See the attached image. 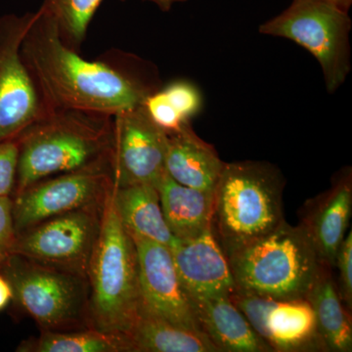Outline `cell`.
Instances as JSON below:
<instances>
[{"label": "cell", "instance_id": "obj_28", "mask_svg": "<svg viewBox=\"0 0 352 352\" xmlns=\"http://www.w3.org/2000/svg\"><path fill=\"white\" fill-rule=\"evenodd\" d=\"M15 239L12 196H0V251L11 252Z\"/></svg>", "mask_w": 352, "mask_h": 352}, {"label": "cell", "instance_id": "obj_2", "mask_svg": "<svg viewBox=\"0 0 352 352\" xmlns=\"http://www.w3.org/2000/svg\"><path fill=\"white\" fill-rule=\"evenodd\" d=\"M113 117L57 109L32 122L14 139L18 157L12 196L50 176L85 170L110 173Z\"/></svg>", "mask_w": 352, "mask_h": 352}, {"label": "cell", "instance_id": "obj_12", "mask_svg": "<svg viewBox=\"0 0 352 352\" xmlns=\"http://www.w3.org/2000/svg\"><path fill=\"white\" fill-rule=\"evenodd\" d=\"M230 300L273 352L327 351L307 298H275L236 289Z\"/></svg>", "mask_w": 352, "mask_h": 352}, {"label": "cell", "instance_id": "obj_30", "mask_svg": "<svg viewBox=\"0 0 352 352\" xmlns=\"http://www.w3.org/2000/svg\"><path fill=\"white\" fill-rule=\"evenodd\" d=\"M144 1L152 2V3L156 4L161 10L168 11L170 10L173 4L177 3V2H184L186 0H144Z\"/></svg>", "mask_w": 352, "mask_h": 352}, {"label": "cell", "instance_id": "obj_20", "mask_svg": "<svg viewBox=\"0 0 352 352\" xmlns=\"http://www.w3.org/2000/svg\"><path fill=\"white\" fill-rule=\"evenodd\" d=\"M332 271L322 263L305 298L314 309L319 335L327 351L351 352V316L340 300Z\"/></svg>", "mask_w": 352, "mask_h": 352}, {"label": "cell", "instance_id": "obj_27", "mask_svg": "<svg viewBox=\"0 0 352 352\" xmlns=\"http://www.w3.org/2000/svg\"><path fill=\"white\" fill-rule=\"evenodd\" d=\"M17 157L18 148L14 139L0 143V196H12Z\"/></svg>", "mask_w": 352, "mask_h": 352}, {"label": "cell", "instance_id": "obj_7", "mask_svg": "<svg viewBox=\"0 0 352 352\" xmlns=\"http://www.w3.org/2000/svg\"><path fill=\"white\" fill-rule=\"evenodd\" d=\"M351 30L349 11L325 0H293L259 28L261 34L291 39L311 53L330 94L342 87L351 72Z\"/></svg>", "mask_w": 352, "mask_h": 352}, {"label": "cell", "instance_id": "obj_14", "mask_svg": "<svg viewBox=\"0 0 352 352\" xmlns=\"http://www.w3.org/2000/svg\"><path fill=\"white\" fill-rule=\"evenodd\" d=\"M352 212V173L346 168L336 176L332 186L308 200L300 214L305 231L321 263L335 267Z\"/></svg>", "mask_w": 352, "mask_h": 352}, {"label": "cell", "instance_id": "obj_8", "mask_svg": "<svg viewBox=\"0 0 352 352\" xmlns=\"http://www.w3.org/2000/svg\"><path fill=\"white\" fill-rule=\"evenodd\" d=\"M106 204L57 215L21 231L10 254L87 276Z\"/></svg>", "mask_w": 352, "mask_h": 352}, {"label": "cell", "instance_id": "obj_15", "mask_svg": "<svg viewBox=\"0 0 352 352\" xmlns=\"http://www.w3.org/2000/svg\"><path fill=\"white\" fill-rule=\"evenodd\" d=\"M170 250L186 295L230 296L236 291L228 259L212 226L195 239H176Z\"/></svg>", "mask_w": 352, "mask_h": 352}, {"label": "cell", "instance_id": "obj_3", "mask_svg": "<svg viewBox=\"0 0 352 352\" xmlns=\"http://www.w3.org/2000/svg\"><path fill=\"white\" fill-rule=\"evenodd\" d=\"M283 175L264 162L226 163L214 193L212 228L226 256L285 221Z\"/></svg>", "mask_w": 352, "mask_h": 352}, {"label": "cell", "instance_id": "obj_31", "mask_svg": "<svg viewBox=\"0 0 352 352\" xmlns=\"http://www.w3.org/2000/svg\"><path fill=\"white\" fill-rule=\"evenodd\" d=\"M325 1L331 2L346 11L349 10L352 4V0H325Z\"/></svg>", "mask_w": 352, "mask_h": 352}, {"label": "cell", "instance_id": "obj_17", "mask_svg": "<svg viewBox=\"0 0 352 352\" xmlns=\"http://www.w3.org/2000/svg\"><path fill=\"white\" fill-rule=\"evenodd\" d=\"M224 164L217 150L197 135L191 122L166 134V173L179 184L214 194Z\"/></svg>", "mask_w": 352, "mask_h": 352}, {"label": "cell", "instance_id": "obj_26", "mask_svg": "<svg viewBox=\"0 0 352 352\" xmlns=\"http://www.w3.org/2000/svg\"><path fill=\"white\" fill-rule=\"evenodd\" d=\"M335 267L339 270L337 285L340 300L347 309L352 308V232L344 237L338 252Z\"/></svg>", "mask_w": 352, "mask_h": 352}, {"label": "cell", "instance_id": "obj_32", "mask_svg": "<svg viewBox=\"0 0 352 352\" xmlns=\"http://www.w3.org/2000/svg\"><path fill=\"white\" fill-rule=\"evenodd\" d=\"M9 254H10V252L0 251V265H1V263L6 261L7 256H8Z\"/></svg>", "mask_w": 352, "mask_h": 352}, {"label": "cell", "instance_id": "obj_21", "mask_svg": "<svg viewBox=\"0 0 352 352\" xmlns=\"http://www.w3.org/2000/svg\"><path fill=\"white\" fill-rule=\"evenodd\" d=\"M129 352H219L203 333L176 326L144 307L126 335Z\"/></svg>", "mask_w": 352, "mask_h": 352}, {"label": "cell", "instance_id": "obj_13", "mask_svg": "<svg viewBox=\"0 0 352 352\" xmlns=\"http://www.w3.org/2000/svg\"><path fill=\"white\" fill-rule=\"evenodd\" d=\"M132 239L138 251L144 307L176 326L203 333L178 277L170 248L141 238Z\"/></svg>", "mask_w": 352, "mask_h": 352}, {"label": "cell", "instance_id": "obj_9", "mask_svg": "<svg viewBox=\"0 0 352 352\" xmlns=\"http://www.w3.org/2000/svg\"><path fill=\"white\" fill-rule=\"evenodd\" d=\"M32 12L0 16V143L13 140L47 112L21 55Z\"/></svg>", "mask_w": 352, "mask_h": 352}, {"label": "cell", "instance_id": "obj_24", "mask_svg": "<svg viewBox=\"0 0 352 352\" xmlns=\"http://www.w3.org/2000/svg\"><path fill=\"white\" fill-rule=\"evenodd\" d=\"M162 91L168 103L186 122H191L200 113L203 98L200 90L193 83L187 80H175L162 88Z\"/></svg>", "mask_w": 352, "mask_h": 352}, {"label": "cell", "instance_id": "obj_16", "mask_svg": "<svg viewBox=\"0 0 352 352\" xmlns=\"http://www.w3.org/2000/svg\"><path fill=\"white\" fill-rule=\"evenodd\" d=\"M187 296L201 332L219 352H273L230 296Z\"/></svg>", "mask_w": 352, "mask_h": 352}, {"label": "cell", "instance_id": "obj_18", "mask_svg": "<svg viewBox=\"0 0 352 352\" xmlns=\"http://www.w3.org/2000/svg\"><path fill=\"white\" fill-rule=\"evenodd\" d=\"M113 201L122 226L132 238L153 241L168 248L175 244L176 238L164 219L156 186L113 187Z\"/></svg>", "mask_w": 352, "mask_h": 352}, {"label": "cell", "instance_id": "obj_1", "mask_svg": "<svg viewBox=\"0 0 352 352\" xmlns=\"http://www.w3.org/2000/svg\"><path fill=\"white\" fill-rule=\"evenodd\" d=\"M21 55L48 110L88 111L113 116L138 107L156 91L151 80L104 61H89L64 43L43 8L32 18Z\"/></svg>", "mask_w": 352, "mask_h": 352}, {"label": "cell", "instance_id": "obj_23", "mask_svg": "<svg viewBox=\"0 0 352 352\" xmlns=\"http://www.w3.org/2000/svg\"><path fill=\"white\" fill-rule=\"evenodd\" d=\"M103 0H44L41 8L52 18L60 36L69 47L78 50L88 27Z\"/></svg>", "mask_w": 352, "mask_h": 352}, {"label": "cell", "instance_id": "obj_6", "mask_svg": "<svg viewBox=\"0 0 352 352\" xmlns=\"http://www.w3.org/2000/svg\"><path fill=\"white\" fill-rule=\"evenodd\" d=\"M0 273L12 289V302L41 331L68 332L91 328L89 282L78 273L10 254Z\"/></svg>", "mask_w": 352, "mask_h": 352}, {"label": "cell", "instance_id": "obj_25", "mask_svg": "<svg viewBox=\"0 0 352 352\" xmlns=\"http://www.w3.org/2000/svg\"><path fill=\"white\" fill-rule=\"evenodd\" d=\"M146 113L157 127L166 134L173 133L188 124L166 100L161 88L150 94L142 104Z\"/></svg>", "mask_w": 352, "mask_h": 352}, {"label": "cell", "instance_id": "obj_10", "mask_svg": "<svg viewBox=\"0 0 352 352\" xmlns=\"http://www.w3.org/2000/svg\"><path fill=\"white\" fill-rule=\"evenodd\" d=\"M112 176L105 170L62 173L30 185L13 198L16 234L51 217L107 203Z\"/></svg>", "mask_w": 352, "mask_h": 352}, {"label": "cell", "instance_id": "obj_29", "mask_svg": "<svg viewBox=\"0 0 352 352\" xmlns=\"http://www.w3.org/2000/svg\"><path fill=\"white\" fill-rule=\"evenodd\" d=\"M12 298L13 293L10 284L0 273V310H3L10 302H12Z\"/></svg>", "mask_w": 352, "mask_h": 352}, {"label": "cell", "instance_id": "obj_5", "mask_svg": "<svg viewBox=\"0 0 352 352\" xmlns=\"http://www.w3.org/2000/svg\"><path fill=\"white\" fill-rule=\"evenodd\" d=\"M226 256L237 291L275 298H305L322 264L302 227L286 220Z\"/></svg>", "mask_w": 352, "mask_h": 352}, {"label": "cell", "instance_id": "obj_19", "mask_svg": "<svg viewBox=\"0 0 352 352\" xmlns=\"http://www.w3.org/2000/svg\"><path fill=\"white\" fill-rule=\"evenodd\" d=\"M157 189L164 219L176 239H195L212 226L214 194L179 184L166 173Z\"/></svg>", "mask_w": 352, "mask_h": 352}, {"label": "cell", "instance_id": "obj_11", "mask_svg": "<svg viewBox=\"0 0 352 352\" xmlns=\"http://www.w3.org/2000/svg\"><path fill=\"white\" fill-rule=\"evenodd\" d=\"M166 132L152 122L142 105L113 115L110 164L113 187H157L166 173Z\"/></svg>", "mask_w": 352, "mask_h": 352}, {"label": "cell", "instance_id": "obj_22", "mask_svg": "<svg viewBox=\"0 0 352 352\" xmlns=\"http://www.w3.org/2000/svg\"><path fill=\"white\" fill-rule=\"evenodd\" d=\"M19 352H129L126 339L94 328L68 332L41 331L38 337L23 340Z\"/></svg>", "mask_w": 352, "mask_h": 352}, {"label": "cell", "instance_id": "obj_4", "mask_svg": "<svg viewBox=\"0 0 352 352\" xmlns=\"http://www.w3.org/2000/svg\"><path fill=\"white\" fill-rule=\"evenodd\" d=\"M87 277L90 326L126 339L143 300L136 245L120 222L113 193L104 210Z\"/></svg>", "mask_w": 352, "mask_h": 352}]
</instances>
